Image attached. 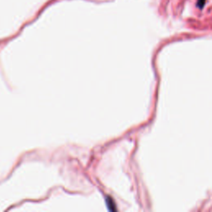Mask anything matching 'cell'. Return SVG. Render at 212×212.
Returning <instances> with one entry per match:
<instances>
[{"instance_id":"cell-1","label":"cell","mask_w":212,"mask_h":212,"mask_svg":"<svg viewBox=\"0 0 212 212\" xmlns=\"http://www.w3.org/2000/svg\"><path fill=\"white\" fill-rule=\"evenodd\" d=\"M105 202L107 203V206L109 207V210H113V211H116L117 210V208H116V205L114 202V200L110 197H107V198H105Z\"/></svg>"}]
</instances>
